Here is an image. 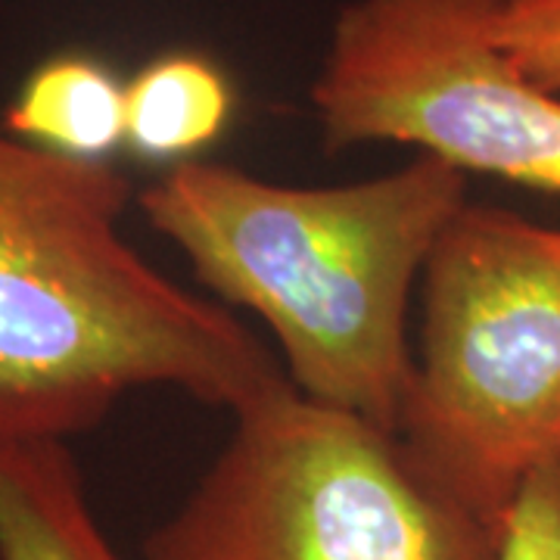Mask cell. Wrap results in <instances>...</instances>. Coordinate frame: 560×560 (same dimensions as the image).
<instances>
[{
	"label": "cell",
	"mask_w": 560,
	"mask_h": 560,
	"mask_svg": "<svg viewBox=\"0 0 560 560\" xmlns=\"http://www.w3.org/2000/svg\"><path fill=\"white\" fill-rule=\"evenodd\" d=\"M131 197L109 162L0 125V442H69L147 386L231 411L290 386L241 320L125 241Z\"/></svg>",
	"instance_id": "1"
},
{
	"label": "cell",
	"mask_w": 560,
	"mask_h": 560,
	"mask_svg": "<svg viewBox=\"0 0 560 560\" xmlns=\"http://www.w3.org/2000/svg\"><path fill=\"white\" fill-rule=\"evenodd\" d=\"M138 206L212 293L268 324L302 396L399 433L408 300L467 206L464 172L418 153L361 184L287 187L190 160Z\"/></svg>",
	"instance_id": "2"
},
{
	"label": "cell",
	"mask_w": 560,
	"mask_h": 560,
	"mask_svg": "<svg viewBox=\"0 0 560 560\" xmlns=\"http://www.w3.org/2000/svg\"><path fill=\"white\" fill-rule=\"evenodd\" d=\"M143 560H501V523L399 433L290 383L234 411L224 448Z\"/></svg>",
	"instance_id": "3"
},
{
	"label": "cell",
	"mask_w": 560,
	"mask_h": 560,
	"mask_svg": "<svg viewBox=\"0 0 560 560\" xmlns=\"http://www.w3.org/2000/svg\"><path fill=\"white\" fill-rule=\"evenodd\" d=\"M399 436L495 523L560 458V228L467 202L442 231Z\"/></svg>",
	"instance_id": "4"
},
{
	"label": "cell",
	"mask_w": 560,
	"mask_h": 560,
	"mask_svg": "<svg viewBox=\"0 0 560 560\" xmlns=\"http://www.w3.org/2000/svg\"><path fill=\"white\" fill-rule=\"evenodd\" d=\"M499 0H349L312 109L320 143H405L464 175L560 194V97L492 38Z\"/></svg>",
	"instance_id": "5"
},
{
	"label": "cell",
	"mask_w": 560,
	"mask_h": 560,
	"mask_svg": "<svg viewBox=\"0 0 560 560\" xmlns=\"http://www.w3.org/2000/svg\"><path fill=\"white\" fill-rule=\"evenodd\" d=\"M0 560H121L69 442H0Z\"/></svg>",
	"instance_id": "6"
},
{
	"label": "cell",
	"mask_w": 560,
	"mask_h": 560,
	"mask_svg": "<svg viewBox=\"0 0 560 560\" xmlns=\"http://www.w3.org/2000/svg\"><path fill=\"white\" fill-rule=\"evenodd\" d=\"M0 125L40 150L106 162L128 135L125 81L97 57L57 54L25 75Z\"/></svg>",
	"instance_id": "7"
},
{
	"label": "cell",
	"mask_w": 560,
	"mask_h": 560,
	"mask_svg": "<svg viewBox=\"0 0 560 560\" xmlns=\"http://www.w3.org/2000/svg\"><path fill=\"white\" fill-rule=\"evenodd\" d=\"M125 147L147 162H190L224 135L234 116V88L212 60L175 50L125 81Z\"/></svg>",
	"instance_id": "8"
},
{
	"label": "cell",
	"mask_w": 560,
	"mask_h": 560,
	"mask_svg": "<svg viewBox=\"0 0 560 560\" xmlns=\"http://www.w3.org/2000/svg\"><path fill=\"white\" fill-rule=\"evenodd\" d=\"M492 38L526 79L560 97V0H499Z\"/></svg>",
	"instance_id": "9"
},
{
	"label": "cell",
	"mask_w": 560,
	"mask_h": 560,
	"mask_svg": "<svg viewBox=\"0 0 560 560\" xmlns=\"http://www.w3.org/2000/svg\"><path fill=\"white\" fill-rule=\"evenodd\" d=\"M501 560H560V458L517 489L501 521Z\"/></svg>",
	"instance_id": "10"
}]
</instances>
